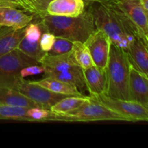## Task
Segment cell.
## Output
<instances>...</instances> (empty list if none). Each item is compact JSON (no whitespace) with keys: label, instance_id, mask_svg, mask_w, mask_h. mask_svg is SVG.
Returning a JSON list of instances; mask_svg holds the SVG:
<instances>
[{"label":"cell","instance_id":"cell-13","mask_svg":"<svg viewBox=\"0 0 148 148\" xmlns=\"http://www.w3.org/2000/svg\"><path fill=\"white\" fill-rule=\"evenodd\" d=\"M83 0H52L48 4L46 14L52 16L77 17L85 10Z\"/></svg>","mask_w":148,"mask_h":148},{"label":"cell","instance_id":"cell-27","mask_svg":"<svg viewBox=\"0 0 148 148\" xmlns=\"http://www.w3.org/2000/svg\"><path fill=\"white\" fill-rule=\"evenodd\" d=\"M55 38H56V36L52 33H49V32H44V33H42L38 41L40 49L43 51L47 53L53 46L55 41Z\"/></svg>","mask_w":148,"mask_h":148},{"label":"cell","instance_id":"cell-2","mask_svg":"<svg viewBox=\"0 0 148 148\" xmlns=\"http://www.w3.org/2000/svg\"><path fill=\"white\" fill-rule=\"evenodd\" d=\"M36 17L39 18L38 23L43 31L72 42L85 43L90 35L96 29L89 9L77 17L52 16L46 13Z\"/></svg>","mask_w":148,"mask_h":148},{"label":"cell","instance_id":"cell-23","mask_svg":"<svg viewBox=\"0 0 148 148\" xmlns=\"http://www.w3.org/2000/svg\"><path fill=\"white\" fill-rule=\"evenodd\" d=\"M17 49L28 56L29 57L37 61L39 64H40V61L41 60L42 58L46 53L40 49L38 42L29 41L25 37H23V38L18 43Z\"/></svg>","mask_w":148,"mask_h":148},{"label":"cell","instance_id":"cell-8","mask_svg":"<svg viewBox=\"0 0 148 148\" xmlns=\"http://www.w3.org/2000/svg\"><path fill=\"white\" fill-rule=\"evenodd\" d=\"M88 47L94 64L106 69L109 57L111 41L103 31L95 29L84 43Z\"/></svg>","mask_w":148,"mask_h":148},{"label":"cell","instance_id":"cell-9","mask_svg":"<svg viewBox=\"0 0 148 148\" xmlns=\"http://www.w3.org/2000/svg\"><path fill=\"white\" fill-rule=\"evenodd\" d=\"M116 4L134 25L140 37L148 42V13L140 0H119Z\"/></svg>","mask_w":148,"mask_h":148},{"label":"cell","instance_id":"cell-30","mask_svg":"<svg viewBox=\"0 0 148 148\" xmlns=\"http://www.w3.org/2000/svg\"><path fill=\"white\" fill-rule=\"evenodd\" d=\"M85 4H89L94 2H114L117 3L119 0H83Z\"/></svg>","mask_w":148,"mask_h":148},{"label":"cell","instance_id":"cell-25","mask_svg":"<svg viewBox=\"0 0 148 148\" xmlns=\"http://www.w3.org/2000/svg\"><path fill=\"white\" fill-rule=\"evenodd\" d=\"M52 0H24L27 10L35 16L46 13L48 4Z\"/></svg>","mask_w":148,"mask_h":148},{"label":"cell","instance_id":"cell-6","mask_svg":"<svg viewBox=\"0 0 148 148\" xmlns=\"http://www.w3.org/2000/svg\"><path fill=\"white\" fill-rule=\"evenodd\" d=\"M92 99L103 104L114 112L122 116L129 122L147 121V108L131 100H123L111 98L105 93L90 95Z\"/></svg>","mask_w":148,"mask_h":148},{"label":"cell","instance_id":"cell-12","mask_svg":"<svg viewBox=\"0 0 148 148\" xmlns=\"http://www.w3.org/2000/svg\"><path fill=\"white\" fill-rule=\"evenodd\" d=\"M147 46V41L137 37L127 50L131 66L146 76H148Z\"/></svg>","mask_w":148,"mask_h":148},{"label":"cell","instance_id":"cell-1","mask_svg":"<svg viewBox=\"0 0 148 148\" xmlns=\"http://www.w3.org/2000/svg\"><path fill=\"white\" fill-rule=\"evenodd\" d=\"M88 5L96 28L103 32L112 44L127 51L140 37L134 25L116 3L94 2Z\"/></svg>","mask_w":148,"mask_h":148},{"label":"cell","instance_id":"cell-18","mask_svg":"<svg viewBox=\"0 0 148 148\" xmlns=\"http://www.w3.org/2000/svg\"><path fill=\"white\" fill-rule=\"evenodd\" d=\"M0 103L23 108H43L41 106L30 100L16 89L1 88L0 89Z\"/></svg>","mask_w":148,"mask_h":148},{"label":"cell","instance_id":"cell-20","mask_svg":"<svg viewBox=\"0 0 148 148\" xmlns=\"http://www.w3.org/2000/svg\"><path fill=\"white\" fill-rule=\"evenodd\" d=\"M88 98L89 96L79 97L69 95L62 98L53 106L51 107L50 111L56 114H64L79 108Z\"/></svg>","mask_w":148,"mask_h":148},{"label":"cell","instance_id":"cell-21","mask_svg":"<svg viewBox=\"0 0 148 148\" xmlns=\"http://www.w3.org/2000/svg\"><path fill=\"white\" fill-rule=\"evenodd\" d=\"M27 108L0 103V120L25 121L33 122L27 114Z\"/></svg>","mask_w":148,"mask_h":148},{"label":"cell","instance_id":"cell-10","mask_svg":"<svg viewBox=\"0 0 148 148\" xmlns=\"http://www.w3.org/2000/svg\"><path fill=\"white\" fill-rule=\"evenodd\" d=\"M25 10L12 5H0V27L21 29L26 27L35 18L34 14Z\"/></svg>","mask_w":148,"mask_h":148},{"label":"cell","instance_id":"cell-19","mask_svg":"<svg viewBox=\"0 0 148 148\" xmlns=\"http://www.w3.org/2000/svg\"><path fill=\"white\" fill-rule=\"evenodd\" d=\"M33 82L56 93L79 97L85 96L78 90L76 87L67 82L59 80V79L50 77H44L40 80L33 81Z\"/></svg>","mask_w":148,"mask_h":148},{"label":"cell","instance_id":"cell-29","mask_svg":"<svg viewBox=\"0 0 148 148\" xmlns=\"http://www.w3.org/2000/svg\"><path fill=\"white\" fill-rule=\"evenodd\" d=\"M0 5H12L27 11L23 0H0ZM28 12V11H27Z\"/></svg>","mask_w":148,"mask_h":148},{"label":"cell","instance_id":"cell-26","mask_svg":"<svg viewBox=\"0 0 148 148\" xmlns=\"http://www.w3.org/2000/svg\"><path fill=\"white\" fill-rule=\"evenodd\" d=\"M42 31L43 30L38 22L37 23L31 22L25 27L24 37L26 38L29 41L38 42L41 36Z\"/></svg>","mask_w":148,"mask_h":148},{"label":"cell","instance_id":"cell-16","mask_svg":"<svg viewBox=\"0 0 148 148\" xmlns=\"http://www.w3.org/2000/svg\"><path fill=\"white\" fill-rule=\"evenodd\" d=\"M40 64L44 68V71L53 72H60L79 66L74 58L72 51L60 55H49L46 53L40 61Z\"/></svg>","mask_w":148,"mask_h":148},{"label":"cell","instance_id":"cell-17","mask_svg":"<svg viewBox=\"0 0 148 148\" xmlns=\"http://www.w3.org/2000/svg\"><path fill=\"white\" fill-rule=\"evenodd\" d=\"M25 27L17 30L12 27H0V56L17 49L18 43L24 37Z\"/></svg>","mask_w":148,"mask_h":148},{"label":"cell","instance_id":"cell-31","mask_svg":"<svg viewBox=\"0 0 148 148\" xmlns=\"http://www.w3.org/2000/svg\"><path fill=\"white\" fill-rule=\"evenodd\" d=\"M140 2L143 5L145 11L148 13V0H140Z\"/></svg>","mask_w":148,"mask_h":148},{"label":"cell","instance_id":"cell-22","mask_svg":"<svg viewBox=\"0 0 148 148\" xmlns=\"http://www.w3.org/2000/svg\"><path fill=\"white\" fill-rule=\"evenodd\" d=\"M71 51L77 64L82 69H87L95 65L90 53L84 43L79 41H74Z\"/></svg>","mask_w":148,"mask_h":148},{"label":"cell","instance_id":"cell-7","mask_svg":"<svg viewBox=\"0 0 148 148\" xmlns=\"http://www.w3.org/2000/svg\"><path fill=\"white\" fill-rule=\"evenodd\" d=\"M16 90L30 100L37 103L43 108L50 109L51 107L62 98L69 95L53 92L44 87L35 83L33 81L26 80L22 77L16 85Z\"/></svg>","mask_w":148,"mask_h":148},{"label":"cell","instance_id":"cell-28","mask_svg":"<svg viewBox=\"0 0 148 148\" xmlns=\"http://www.w3.org/2000/svg\"><path fill=\"white\" fill-rule=\"evenodd\" d=\"M44 72V68L41 64H32L23 67L20 70V76L21 77L25 78L28 76L40 75Z\"/></svg>","mask_w":148,"mask_h":148},{"label":"cell","instance_id":"cell-15","mask_svg":"<svg viewBox=\"0 0 148 148\" xmlns=\"http://www.w3.org/2000/svg\"><path fill=\"white\" fill-rule=\"evenodd\" d=\"M43 74L45 77L53 78L74 85L82 94L84 92L88 90L84 77L83 69L79 66L60 72L44 71Z\"/></svg>","mask_w":148,"mask_h":148},{"label":"cell","instance_id":"cell-14","mask_svg":"<svg viewBox=\"0 0 148 148\" xmlns=\"http://www.w3.org/2000/svg\"><path fill=\"white\" fill-rule=\"evenodd\" d=\"M83 74L90 95L105 93L107 86L106 69L94 65L83 69Z\"/></svg>","mask_w":148,"mask_h":148},{"label":"cell","instance_id":"cell-24","mask_svg":"<svg viewBox=\"0 0 148 148\" xmlns=\"http://www.w3.org/2000/svg\"><path fill=\"white\" fill-rule=\"evenodd\" d=\"M73 42L62 37H56L54 43L47 54L49 55H60L69 52L72 50Z\"/></svg>","mask_w":148,"mask_h":148},{"label":"cell","instance_id":"cell-3","mask_svg":"<svg viewBox=\"0 0 148 148\" xmlns=\"http://www.w3.org/2000/svg\"><path fill=\"white\" fill-rule=\"evenodd\" d=\"M130 66L127 51L111 43L109 57L106 68L107 77L106 95L111 98L130 100Z\"/></svg>","mask_w":148,"mask_h":148},{"label":"cell","instance_id":"cell-11","mask_svg":"<svg viewBox=\"0 0 148 148\" xmlns=\"http://www.w3.org/2000/svg\"><path fill=\"white\" fill-rule=\"evenodd\" d=\"M130 100L148 108V76L130 66L129 81Z\"/></svg>","mask_w":148,"mask_h":148},{"label":"cell","instance_id":"cell-32","mask_svg":"<svg viewBox=\"0 0 148 148\" xmlns=\"http://www.w3.org/2000/svg\"><path fill=\"white\" fill-rule=\"evenodd\" d=\"M23 1H24V0H23ZM24 2H25V1H24ZM26 8H27V7H26Z\"/></svg>","mask_w":148,"mask_h":148},{"label":"cell","instance_id":"cell-5","mask_svg":"<svg viewBox=\"0 0 148 148\" xmlns=\"http://www.w3.org/2000/svg\"><path fill=\"white\" fill-rule=\"evenodd\" d=\"M71 122H88L95 121H122L128 120L122 116L109 109L90 97L77 109L63 114Z\"/></svg>","mask_w":148,"mask_h":148},{"label":"cell","instance_id":"cell-4","mask_svg":"<svg viewBox=\"0 0 148 148\" xmlns=\"http://www.w3.org/2000/svg\"><path fill=\"white\" fill-rule=\"evenodd\" d=\"M32 64L39 63L17 49L0 56V89H15L17 82L22 78L20 70Z\"/></svg>","mask_w":148,"mask_h":148}]
</instances>
